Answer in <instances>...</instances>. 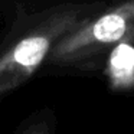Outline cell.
Listing matches in <instances>:
<instances>
[{"label": "cell", "instance_id": "obj_4", "mask_svg": "<svg viewBox=\"0 0 134 134\" xmlns=\"http://www.w3.org/2000/svg\"><path fill=\"white\" fill-rule=\"evenodd\" d=\"M23 134H49V127L45 122H41V124H35L30 128H27Z\"/></svg>", "mask_w": 134, "mask_h": 134}, {"label": "cell", "instance_id": "obj_3", "mask_svg": "<svg viewBox=\"0 0 134 134\" xmlns=\"http://www.w3.org/2000/svg\"><path fill=\"white\" fill-rule=\"evenodd\" d=\"M107 76L114 90H128L134 87V46L130 41L115 43L107 61Z\"/></svg>", "mask_w": 134, "mask_h": 134}, {"label": "cell", "instance_id": "obj_1", "mask_svg": "<svg viewBox=\"0 0 134 134\" xmlns=\"http://www.w3.org/2000/svg\"><path fill=\"white\" fill-rule=\"evenodd\" d=\"M88 7L69 6L49 13L0 55V97L16 90L49 58L59 39L91 18Z\"/></svg>", "mask_w": 134, "mask_h": 134}, {"label": "cell", "instance_id": "obj_2", "mask_svg": "<svg viewBox=\"0 0 134 134\" xmlns=\"http://www.w3.org/2000/svg\"><path fill=\"white\" fill-rule=\"evenodd\" d=\"M134 36V0H125L97 18H88L59 39L49 53L55 64H72Z\"/></svg>", "mask_w": 134, "mask_h": 134}]
</instances>
